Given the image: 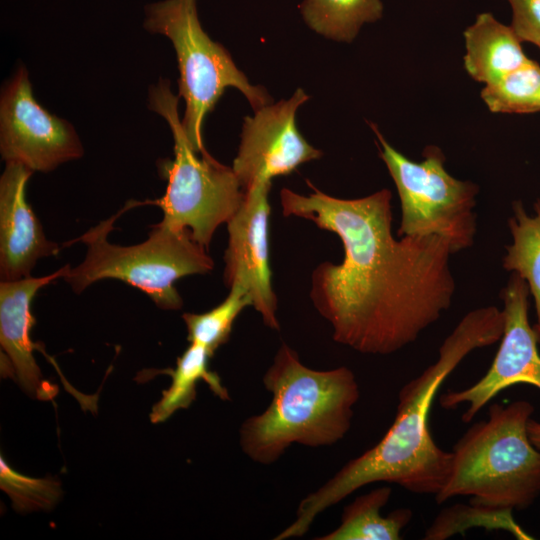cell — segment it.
Returning a JSON list of instances; mask_svg holds the SVG:
<instances>
[{
    "label": "cell",
    "mask_w": 540,
    "mask_h": 540,
    "mask_svg": "<svg viewBox=\"0 0 540 540\" xmlns=\"http://www.w3.org/2000/svg\"><path fill=\"white\" fill-rule=\"evenodd\" d=\"M308 185L309 195L283 188L280 201L284 216L309 220L342 243V262H322L311 276L310 299L333 339L372 355L416 341L452 303L449 243L436 235L395 238L388 189L341 199Z\"/></svg>",
    "instance_id": "6da1fadb"
},
{
    "label": "cell",
    "mask_w": 540,
    "mask_h": 540,
    "mask_svg": "<svg viewBox=\"0 0 540 540\" xmlns=\"http://www.w3.org/2000/svg\"><path fill=\"white\" fill-rule=\"evenodd\" d=\"M503 330L504 315L499 308L468 312L441 344L437 360L401 388L394 421L382 439L303 498L295 520L274 538L302 537L320 513L372 483H394L412 493L436 496L449 476L452 453L432 438V403L463 359L475 349L498 342Z\"/></svg>",
    "instance_id": "7a4b0ae2"
},
{
    "label": "cell",
    "mask_w": 540,
    "mask_h": 540,
    "mask_svg": "<svg viewBox=\"0 0 540 540\" xmlns=\"http://www.w3.org/2000/svg\"><path fill=\"white\" fill-rule=\"evenodd\" d=\"M263 383L271 403L247 418L239 433L241 449L252 461L270 465L292 444L330 446L350 430L360 390L348 367L312 369L283 343Z\"/></svg>",
    "instance_id": "3957f363"
},
{
    "label": "cell",
    "mask_w": 540,
    "mask_h": 540,
    "mask_svg": "<svg viewBox=\"0 0 540 540\" xmlns=\"http://www.w3.org/2000/svg\"><path fill=\"white\" fill-rule=\"evenodd\" d=\"M534 410L527 400L492 404L488 418L472 424L453 446L450 473L436 502L469 496L476 507L529 508L540 495V450L527 432Z\"/></svg>",
    "instance_id": "277c9868"
},
{
    "label": "cell",
    "mask_w": 540,
    "mask_h": 540,
    "mask_svg": "<svg viewBox=\"0 0 540 540\" xmlns=\"http://www.w3.org/2000/svg\"><path fill=\"white\" fill-rule=\"evenodd\" d=\"M138 205L145 203L129 201L119 212L70 241L84 243L87 251L84 260L74 268L70 266L63 279L77 294L100 280H121L144 292L159 308L179 310L183 300L175 282L187 275L210 272L214 261L190 231L176 230L161 222L152 226L148 238L140 244L110 243L108 235L115 220Z\"/></svg>",
    "instance_id": "5b68a950"
},
{
    "label": "cell",
    "mask_w": 540,
    "mask_h": 540,
    "mask_svg": "<svg viewBox=\"0 0 540 540\" xmlns=\"http://www.w3.org/2000/svg\"><path fill=\"white\" fill-rule=\"evenodd\" d=\"M178 100L167 80L160 79L150 88L149 109L161 115L171 129L174 160L162 166L167 178L164 195L145 202L161 208L162 224L190 231L193 239L208 249L217 228L240 207L245 192L232 167L208 152L193 150L179 118Z\"/></svg>",
    "instance_id": "8992f818"
},
{
    "label": "cell",
    "mask_w": 540,
    "mask_h": 540,
    "mask_svg": "<svg viewBox=\"0 0 540 540\" xmlns=\"http://www.w3.org/2000/svg\"><path fill=\"white\" fill-rule=\"evenodd\" d=\"M144 28L169 38L175 49L180 72L178 97L186 107L182 125L197 153L207 150L202 127L227 87L238 89L254 111L272 103L262 86L250 84L228 51L203 30L197 0H163L145 6Z\"/></svg>",
    "instance_id": "52a82bcc"
},
{
    "label": "cell",
    "mask_w": 540,
    "mask_h": 540,
    "mask_svg": "<svg viewBox=\"0 0 540 540\" xmlns=\"http://www.w3.org/2000/svg\"><path fill=\"white\" fill-rule=\"evenodd\" d=\"M370 126L399 195L398 236L436 235L449 243L454 254L471 247L477 229L478 186L450 175L438 147H426L424 159L415 162L392 147L375 124Z\"/></svg>",
    "instance_id": "ba28073f"
},
{
    "label": "cell",
    "mask_w": 540,
    "mask_h": 540,
    "mask_svg": "<svg viewBox=\"0 0 540 540\" xmlns=\"http://www.w3.org/2000/svg\"><path fill=\"white\" fill-rule=\"evenodd\" d=\"M0 152L5 163L16 162L33 172H49L84 153L73 126L34 98L23 66L1 93Z\"/></svg>",
    "instance_id": "9c48e42d"
},
{
    "label": "cell",
    "mask_w": 540,
    "mask_h": 540,
    "mask_svg": "<svg viewBox=\"0 0 540 540\" xmlns=\"http://www.w3.org/2000/svg\"><path fill=\"white\" fill-rule=\"evenodd\" d=\"M504 330L500 346L486 374L462 390H449L440 396L446 410L467 404L462 421L469 423L477 413L506 388L532 385L540 390V335L529 321L530 291L524 279L515 273L501 292Z\"/></svg>",
    "instance_id": "30bf717a"
},
{
    "label": "cell",
    "mask_w": 540,
    "mask_h": 540,
    "mask_svg": "<svg viewBox=\"0 0 540 540\" xmlns=\"http://www.w3.org/2000/svg\"><path fill=\"white\" fill-rule=\"evenodd\" d=\"M308 99L298 88L289 99L268 104L254 111V116L244 118L232 166L244 191L257 182L288 175L301 164L322 156L296 126V112Z\"/></svg>",
    "instance_id": "8fae6325"
},
{
    "label": "cell",
    "mask_w": 540,
    "mask_h": 540,
    "mask_svg": "<svg viewBox=\"0 0 540 540\" xmlns=\"http://www.w3.org/2000/svg\"><path fill=\"white\" fill-rule=\"evenodd\" d=\"M271 184L257 182L245 190L240 207L227 222L224 281L228 288L245 289L264 324L279 330L269 257Z\"/></svg>",
    "instance_id": "7c38bea8"
},
{
    "label": "cell",
    "mask_w": 540,
    "mask_h": 540,
    "mask_svg": "<svg viewBox=\"0 0 540 540\" xmlns=\"http://www.w3.org/2000/svg\"><path fill=\"white\" fill-rule=\"evenodd\" d=\"M33 171L7 162L0 178V278L13 281L31 276L36 262L57 255L60 247L47 239L26 199Z\"/></svg>",
    "instance_id": "4fadbf2b"
},
{
    "label": "cell",
    "mask_w": 540,
    "mask_h": 540,
    "mask_svg": "<svg viewBox=\"0 0 540 540\" xmlns=\"http://www.w3.org/2000/svg\"><path fill=\"white\" fill-rule=\"evenodd\" d=\"M70 264L42 277H27L0 283V344L5 361L20 386L39 399H51L55 392L43 381L30 337L35 319L31 304L37 292L49 283L64 278Z\"/></svg>",
    "instance_id": "5bb4252c"
},
{
    "label": "cell",
    "mask_w": 540,
    "mask_h": 540,
    "mask_svg": "<svg viewBox=\"0 0 540 540\" xmlns=\"http://www.w3.org/2000/svg\"><path fill=\"white\" fill-rule=\"evenodd\" d=\"M464 40L465 69L474 80L485 85L497 82L530 60L513 28L488 12L479 14L464 31Z\"/></svg>",
    "instance_id": "9a60e30c"
},
{
    "label": "cell",
    "mask_w": 540,
    "mask_h": 540,
    "mask_svg": "<svg viewBox=\"0 0 540 540\" xmlns=\"http://www.w3.org/2000/svg\"><path fill=\"white\" fill-rule=\"evenodd\" d=\"M391 493L390 487L383 486L356 497L344 508L340 525L335 530L315 539H401V532L410 523L413 512L409 508H399L382 516L380 511L388 503Z\"/></svg>",
    "instance_id": "2e32d148"
},
{
    "label": "cell",
    "mask_w": 540,
    "mask_h": 540,
    "mask_svg": "<svg viewBox=\"0 0 540 540\" xmlns=\"http://www.w3.org/2000/svg\"><path fill=\"white\" fill-rule=\"evenodd\" d=\"M212 356L204 346L190 343L178 357L175 369L171 371L170 387L163 391L161 399L153 406L150 414L152 423H161L177 410L188 408L196 398L199 380L205 381L212 392L222 400L229 399L228 391L219 376L209 370V359Z\"/></svg>",
    "instance_id": "e0dca14e"
},
{
    "label": "cell",
    "mask_w": 540,
    "mask_h": 540,
    "mask_svg": "<svg viewBox=\"0 0 540 540\" xmlns=\"http://www.w3.org/2000/svg\"><path fill=\"white\" fill-rule=\"evenodd\" d=\"M512 213L508 219L512 242L506 247L502 265L527 283L540 335V200L534 204L533 214L526 212L521 201L513 203Z\"/></svg>",
    "instance_id": "ac0fdd59"
},
{
    "label": "cell",
    "mask_w": 540,
    "mask_h": 540,
    "mask_svg": "<svg viewBox=\"0 0 540 540\" xmlns=\"http://www.w3.org/2000/svg\"><path fill=\"white\" fill-rule=\"evenodd\" d=\"M300 11L315 32L351 42L364 23L381 18L383 5L380 0H304Z\"/></svg>",
    "instance_id": "d6986e66"
},
{
    "label": "cell",
    "mask_w": 540,
    "mask_h": 540,
    "mask_svg": "<svg viewBox=\"0 0 540 540\" xmlns=\"http://www.w3.org/2000/svg\"><path fill=\"white\" fill-rule=\"evenodd\" d=\"M481 98L495 113L540 111V66L530 59L497 82L485 85Z\"/></svg>",
    "instance_id": "ffe728a7"
},
{
    "label": "cell",
    "mask_w": 540,
    "mask_h": 540,
    "mask_svg": "<svg viewBox=\"0 0 540 540\" xmlns=\"http://www.w3.org/2000/svg\"><path fill=\"white\" fill-rule=\"evenodd\" d=\"M228 296L213 309L201 313H184L187 340L204 346L212 355L229 340L233 323L241 311L251 306V298L242 287L229 288Z\"/></svg>",
    "instance_id": "44dd1931"
},
{
    "label": "cell",
    "mask_w": 540,
    "mask_h": 540,
    "mask_svg": "<svg viewBox=\"0 0 540 540\" xmlns=\"http://www.w3.org/2000/svg\"><path fill=\"white\" fill-rule=\"evenodd\" d=\"M0 487L9 495L13 508L19 513L49 510L62 494L58 481L25 476L11 468L2 456Z\"/></svg>",
    "instance_id": "7402d4cb"
},
{
    "label": "cell",
    "mask_w": 540,
    "mask_h": 540,
    "mask_svg": "<svg viewBox=\"0 0 540 540\" xmlns=\"http://www.w3.org/2000/svg\"><path fill=\"white\" fill-rule=\"evenodd\" d=\"M509 3L511 27L518 38L540 47V0H509Z\"/></svg>",
    "instance_id": "603a6c76"
},
{
    "label": "cell",
    "mask_w": 540,
    "mask_h": 540,
    "mask_svg": "<svg viewBox=\"0 0 540 540\" xmlns=\"http://www.w3.org/2000/svg\"><path fill=\"white\" fill-rule=\"evenodd\" d=\"M527 432L531 443L540 450V422L530 418L527 424Z\"/></svg>",
    "instance_id": "cb8c5ba5"
},
{
    "label": "cell",
    "mask_w": 540,
    "mask_h": 540,
    "mask_svg": "<svg viewBox=\"0 0 540 540\" xmlns=\"http://www.w3.org/2000/svg\"><path fill=\"white\" fill-rule=\"evenodd\" d=\"M540 48V47H539Z\"/></svg>",
    "instance_id": "d4e9b609"
}]
</instances>
